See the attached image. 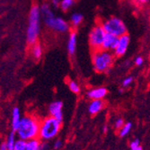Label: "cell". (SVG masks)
<instances>
[{
    "instance_id": "6da1fadb",
    "label": "cell",
    "mask_w": 150,
    "mask_h": 150,
    "mask_svg": "<svg viewBox=\"0 0 150 150\" xmlns=\"http://www.w3.org/2000/svg\"><path fill=\"white\" fill-rule=\"evenodd\" d=\"M40 127V120L37 118V116L33 114H26L22 117L19 127L16 131L17 138L24 141L39 139Z\"/></svg>"
},
{
    "instance_id": "7a4b0ae2",
    "label": "cell",
    "mask_w": 150,
    "mask_h": 150,
    "mask_svg": "<svg viewBox=\"0 0 150 150\" xmlns=\"http://www.w3.org/2000/svg\"><path fill=\"white\" fill-rule=\"evenodd\" d=\"M40 6L34 5L32 6L29 16H28V25L26 30V42L30 46L38 42V39L40 32V19H42Z\"/></svg>"
},
{
    "instance_id": "3957f363",
    "label": "cell",
    "mask_w": 150,
    "mask_h": 150,
    "mask_svg": "<svg viewBox=\"0 0 150 150\" xmlns=\"http://www.w3.org/2000/svg\"><path fill=\"white\" fill-rule=\"evenodd\" d=\"M62 121L54 118L52 116H49L40 120V127L39 139L43 141H48L56 138L61 129Z\"/></svg>"
},
{
    "instance_id": "277c9868",
    "label": "cell",
    "mask_w": 150,
    "mask_h": 150,
    "mask_svg": "<svg viewBox=\"0 0 150 150\" xmlns=\"http://www.w3.org/2000/svg\"><path fill=\"white\" fill-rule=\"evenodd\" d=\"M92 62L94 70L98 73H105L111 69L114 62V55L112 51L103 49L93 50Z\"/></svg>"
},
{
    "instance_id": "5b68a950",
    "label": "cell",
    "mask_w": 150,
    "mask_h": 150,
    "mask_svg": "<svg viewBox=\"0 0 150 150\" xmlns=\"http://www.w3.org/2000/svg\"><path fill=\"white\" fill-rule=\"evenodd\" d=\"M106 33H110L115 35L117 37H120L127 32L126 25L123 21L118 17H111L108 18L102 23Z\"/></svg>"
},
{
    "instance_id": "8992f818",
    "label": "cell",
    "mask_w": 150,
    "mask_h": 150,
    "mask_svg": "<svg viewBox=\"0 0 150 150\" xmlns=\"http://www.w3.org/2000/svg\"><path fill=\"white\" fill-rule=\"evenodd\" d=\"M106 32L104 31L102 24H97L91 30L89 33V44L93 50L102 49Z\"/></svg>"
},
{
    "instance_id": "52a82bcc",
    "label": "cell",
    "mask_w": 150,
    "mask_h": 150,
    "mask_svg": "<svg viewBox=\"0 0 150 150\" xmlns=\"http://www.w3.org/2000/svg\"><path fill=\"white\" fill-rule=\"evenodd\" d=\"M44 23L47 28L59 33H65L69 30V24L66 20L61 17H56L52 16L47 18H43Z\"/></svg>"
},
{
    "instance_id": "ba28073f",
    "label": "cell",
    "mask_w": 150,
    "mask_h": 150,
    "mask_svg": "<svg viewBox=\"0 0 150 150\" xmlns=\"http://www.w3.org/2000/svg\"><path fill=\"white\" fill-rule=\"evenodd\" d=\"M129 42L130 39L129 36L125 33L123 35H121L120 37H119V40H118V44L114 50V55L116 57H121L123 56L124 54L127 52V50L129 48Z\"/></svg>"
},
{
    "instance_id": "9c48e42d",
    "label": "cell",
    "mask_w": 150,
    "mask_h": 150,
    "mask_svg": "<svg viewBox=\"0 0 150 150\" xmlns=\"http://www.w3.org/2000/svg\"><path fill=\"white\" fill-rule=\"evenodd\" d=\"M63 103L61 101H54L49 105V114L50 116H52L54 118H56L59 120L62 121L63 120Z\"/></svg>"
},
{
    "instance_id": "30bf717a",
    "label": "cell",
    "mask_w": 150,
    "mask_h": 150,
    "mask_svg": "<svg viewBox=\"0 0 150 150\" xmlns=\"http://www.w3.org/2000/svg\"><path fill=\"white\" fill-rule=\"evenodd\" d=\"M118 40H119V37L110 34V33H106L104 40H103V42L102 49L109 50V51H114L118 44Z\"/></svg>"
},
{
    "instance_id": "8fae6325",
    "label": "cell",
    "mask_w": 150,
    "mask_h": 150,
    "mask_svg": "<svg viewBox=\"0 0 150 150\" xmlns=\"http://www.w3.org/2000/svg\"><path fill=\"white\" fill-rule=\"evenodd\" d=\"M108 91L105 87H97V88H92L87 92V97L91 100H98L103 99Z\"/></svg>"
},
{
    "instance_id": "7c38bea8",
    "label": "cell",
    "mask_w": 150,
    "mask_h": 150,
    "mask_svg": "<svg viewBox=\"0 0 150 150\" xmlns=\"http://www.w3.org/2000/svg\"><path fill=\"white\" fill-rule=\"evenodd\" d=\"M21 112L20 109L18 107H13L12 110V113H11V128L13 131H16L20 121H21Z\"/></svg>"
},
{
    "instance_id": "4fadbf2b",
    "label": "cell",
    "mask_w": 150,
    "mask_h": 150,
    "mask_svg": "<svg viewBox=\"0 0 150 150\" xmlns=\"http://www.w3.org/2000/svg\"><path fill=\"white\" fill-rule=\"evenodd\" d=\"M104 106V103L102 99L98 100H91V103L88 106V112L92 115H95L100 112Z\"/></svg>"
},
{
    "instance_id": "5bb4252c",
    "label": "cell",
    "mask_w": 150,
    "mask_h": 150,
    "mask_svg": "<svg viewBox=\"0 0 150 150\" xmlns=\"http://www.w3.org/2000/svg\"><path fill=\"white\" fill-rule=\"evenodd\" d=\"M76 42H77V36H76V32H71L69 36V40H67V51H69V55H74L76 52Z\"/></svg>"
},
{
    "instance_id": "9a60e30c",
    "label": "cell",
    "mask_w": 150,
    "mask_h": 150,
    "mask_svg": "<svg viewBox=\"0 0 150 150\" xmlns=\"http://www.w3.org/2000/svg\"><path fill=\"white\" fill-rule=\"evenodd\" d=\"M31 49H30V53L32 57L34 59H40L42 58V54H43V50H42V46L40 45L39 42H36L33 45L30 46Z\"/></svg>"
},
{
    "instance_id": "2e32d148",
    "label": "cell",
    "mask_w": 150,
    "mask_h": 150,
    "mask_svg": "<svg viewBox=\"0 0 150 150\" xmlns=\"http://www.w3.org/2000/svg\"><path fill=\"white\" fill-rule=\"evenodd\" d=\"M40 141L38 139L27 140L25 144V150H40Z\"/></svg>"
},
{
    "instance_id": "e0dca14e",
    "label": "cell",
    "mask_w": 150,
    "mask_h": 150,
    "mask_svg": "<svg viewBox=\"0 0 150 150\" xmlns=\"http://www.w3.org/2000/svg\"><path fill=\"white\" fill-rule=\"evenodd\" d=\"M40 13H42V18H47V17L54 16L53 11L51 9V6L47 3H44V4H42V6H40Z\"/></svg>"
},
{
    "instance_id": "ac0fdd59",
    "label": "cell",
    "mask_w": 150,
    "mask_h": 150,
    "mask_svg": "<svg viewBox=\"0 0 150 150\" xmlns=\"http://www.w3.org/2000/svg\"><path fill=\"white\" fill-rule=\"evenodd\" d=\"M16 137H17L16 132V131H13V130L8 135V137L6 139V141L8 150H13V146H15L16 142Z\"/></svg>"
},
{
    "instance_id": "d6986e66",
    "label": "cell",
    "mask_w": 150,
    "mask_h": 150,
    "mask_svg": "<svg viewBox=\"0 0 150 150\" xmlns=\"http://www.w3.org/2000/svg\"><path fill=\"white\" fill-rule=\"evenodd\" d=\"M82 21H83V16H82L81 13H74L73 15L71 16L70 22H71V24L74 27H77L82 23Z\"/></svg>"
},
{
    "instance_id": "ffe728a7",
    "label": "cell",
    "mask_w": 150,
    "mask_h": 150,
    "mask_svg": "<svg viewBox=\"0 0 150 150\" xmlns=\"http://www.w3.org/2000/svg\"><path fill=\"white\" fill-rule=\"evenodd\" d=\"M75 4V0H61L60 5H59V8L66 12L67 10H69Z\"/></svg>"
},
{
    "instance_id": "44dd1931",
    "label": "cell",
    "mask_w": 150,
    "mask_h": 150,
    "mask_svg": "<svg viewBox=\"0 0 150 150\" xmlns=\"http://www.w3.org/2000/svg\"><path fill=\"white\" fill-rule=\"evenodd\" d=\"M132 128V123L131 122H127V123H124V125L121 127V129H120V137L123 138L125 136H127L129 131L131 130Z\"/></svg>"
},
{
    "instance_id": "7402d4cb",
    "label": "cell",
    "mask_w": 150,
    "mask_h": 150,
    "mask_svg": "<svg viewBox=\"0 0 150 150\" xmlns=\"http://www.w3.org/2000/svg\"><path fill=\"white\" fill-rule=\"evenodd\" d=\"M67 85H69V88L72 93H80V91H81L80 86L78 85V83H76V81L69 80Z\"/></svg>"
},
{
    "instance_id": "603a6c76",
    "label": "cell",
    "mask_w": 150,
    "mask_h": 150,
    "mask_svg": "<svg viewBox=\"0 0 150 150\" xmlns=\"http://www.w3.org/2000/svg\"><path fill=\"white\" fill-rule=\"evenodd\" d=\"M25 144H26V141L19 139L16 140V145L13 146V150H25Z\"/></svg>"
},
{
    "instance_id": "cb8c5ba5",
    "label": "cell",
    "mask_w": 150,
    "mask_h": 150,
    "mask_svg": "<svg viewBox=\"0 0 150 150\" xmlns=\"http://www.w3.org/2000/svg\"><path fill=\"white\" fill-rule=\"evenodd\" d=\"M132 82H133V77L132 76H127L126 78H124L123 81H122V86L123 87L129 86Z\"/></svg>"
},
{
    "instance_id": "d4e9b609",
    "label": "cell",
    "mask_w": 150,
    "mask_h": 150,
    "mask_svg": "<svg viewBox=\"0 0 150 150\" xmlns=\"http://www.w3.org/2000/svg\"><path fill=\"white\" fill-rule=\"evenodd\" d=\"M123 125H124V120H123V119L120 118V119H117V120H115L114 127H115L116 129H120L121 127L123 126Z\"/></svg>"
},
{
    "instance_id": "484cf974",
    "label": "cell",
    "mask_w": 150,
    "mask_h": 150,
    "mask_svg": "<svg viewBox=\"0 0 150 150\" xmlns=\"http://www.w3.org/2000/svg\"><path fill=\"white\" fill-rule=\"evenodd\" d=\"M139 139H134L133 141H131L130 145H129V147L131 150H136L139 146Z\"/></svg>"
},
{
    "instance_id": "4316f807",
    "label": "cell",
    "mask_w": 150,
    "mask_h": 150,
    "mask_svg": "<svg viewBox=\"0 0 150 150\" xmlns=\"http://www.w3.org/2000/svg\"><path fill=\"white\" fill-rule=\"evenodd\" d=\"M60 2H61V0H50V5L54 8H57V7H59Z\"/></svg>"
},
{
    "instance_id": "83f0119b",
    "label": "cell",
    "mask_w": 150,
    "mask_h": 150,
    "mask_svg": "<svg viewBox=\"0 0 150 150\" xmlns=\"http://www.w3.org/2000/svg\"><path fill=\"white\" fill-rule=\"evenodd\" d=\"M62 146V141L60 140V139H57L56 141H55V143H54V149H56V150H58V149H59L60 147Z\"/></svg>"
},
{
    "instance_id": "f1b7e54d",
    "label": "cell",
    "mask_w": 150,
    "mask_h": 150,
    "mask_svg": "<svg viewBox=\"0 0 150 150\" xmlns=\"http://www.w3.org/2000/svg\"><path fill=\"white\" fill-rule=\"evenodd\" d=\"M144 62V59L142 57H137L135 59V64L137 65V66H141Z\"/></svg>"
},
{
    "instance_id": "f546056e",
    "label": "cell",
    "mask_w": 150,
    "mask_h": 150,
    "mask_svg": "<svg viewBox=\"0 0 150 150\" xmlns=\"http://www.w3.org/2000/svg\"><path fill=\"white\" fill-rule=\"evenodd\" d=\"M40 150H49V146L47 143H42L40 144Z\"/></svg>"
},
{
    "instance_id": "4dcf8cb0",
    "label": "cell",
    "mask_w": 150,
    "mask_h": 150,
    "mask_svg": "<svg viewBox=\"0 0 150 150\" xmlns=\"http://www.w3.org/2000/svg\"><path fill=\"white\" fill-rule=\"evenodd\" d=\"M0 150H8L7 146H6V142H3L1 145H0Z\"/></svg>"
},
{
    "instance_id": "1f68e13d",
    "label": "cell",
    "mask_w": 150,
    "mask_h": 150,
    "mask_svg": "<svg viewBox=\"0 0 150 150\" xmlns=\"http://www.w3.org/2000/svg\"><path fill=\"white\" fill-rule=\"evenodd\" d=\"M139 2H140V3H146L147 0H138Z\"/></svg>"
},
{
    "instance_id": "d6a6232c",
    "label": "cell",
    "mask_w": 150,
    "mask_h": 150,
    "mask_svg": "<svg viewBox=\"0 0 150 150\" xmlns=\"http://www.w3.org/2000/svg\"><path fill=\"white\" fill-rule=\"evenodd\" d=\"M103 131H104V132H106V131H107V127H106V126H104V127H103Z\"/></svg>"
},
{
    "instance_id": "836d02e7",
    "label": "cell",
    "mask_w": 150,
    "mask_h": 150,
    "mask_svg": "<svg viewBox=\"0 0 150 150\" xmlns=\"http://www.w3.org/2000/svg\"><path fill=\"white\" fill-rule=\"evenodd\" d=\"M136 150H142V147H141V146H139V147H138L137 149H136Z\"/></svg>"
}]
</instances>
